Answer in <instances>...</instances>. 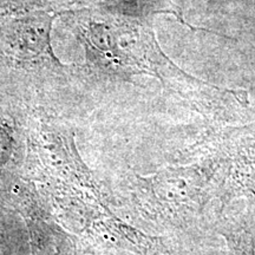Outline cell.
<instances>
[{"label": "cell", "instance_id": "7a4b0ae2", "mask_svg": "<svg viewBox=\"0 0 255 255\" xmlns=\"http://www.w3.org/2000/svg\"><path fill=\"white\" fill-rule=\"evenodd\" d=\"M144 181L152 201L170 213L194 209L205 184V178L195 168L168 169Z\"/></svg>", "mask_w": 255, "mask_h": 255}, {"label": "cell", "instance_id": "6da1fadb", "mask_svg": "<svg viewBox=\"0 0 255 255\" xmlns=\"http://www.w3.org/2000/svg\"><path fill=\"white\" fill-rule=\"evenodd\" d=\"M50 11L43 0H0V53L24 63L52 57Z\"/></svg>", "mask_w": 255, "mask_h": 255}, {"label": "cell", "instance_id": "3957f363", "mask_svg": "<svg viewBox=\"0 0 255 255\" xmlns=\"http://www.w3.org/2000/svg\"><path fill=\"white\" fill-rule=\"evenodd\" d=\"M229 246V255H255L254 240L246 233L240 234H225Z\"/></svg>", "mask_w": 255, "mask_h": 255}]
</instances>
